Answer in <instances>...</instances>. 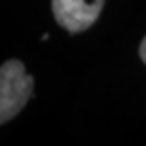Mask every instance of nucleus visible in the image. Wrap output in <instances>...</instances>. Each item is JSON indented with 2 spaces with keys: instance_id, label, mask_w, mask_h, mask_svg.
<instances>
[{
  "instance_id": "f257e3e1",
  "label": "nucleus",
  "mask_w": 146,
  "mask_h": 146,
  "mask_svg": "<svg viewBox=\"0 0 146 146\" xmlns=\"http://www.w3.org/2000/svg\"><path fill=\"white\" fill-rule=\"evenodd\" d=\"M34 92V78L19 60H7L0 69V121L14 118Z\"/></svg>"
},
{
  "instance_id": "f03ea898",
  "label": "nucleus",
  "mask_w": 146,
  "mask_h": 146,
  "mask_svg": "<svg viewBox=\"0 0 146 146\" xmlns=\"http://www.w3.org/2000/svg\"><path fill=\"white\" fill-rule=\"evenodd\" d=\"M51 7L58 25L70 34H78L95 23L104 0H51Z\"/></svg>"
},
{
  "instance_id": "7ed1b4c3",
  "label": "nucleus",
  "mask_w": 146,
  "mask_h": 146,
  "mask_svg": "<svg viewBox=\"0 0 146 146\" xmlns=\"http://www.w3.org/2000/svg\"><path fill=\"white\" fill-rule=\"evenodd\" d=\"M139 55H141L143 62L146 64V37L143 39V42H141V46H139Z\"/></svg>"
}]
</instances>
